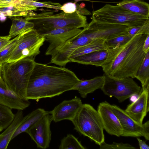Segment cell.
Here are the masks:
<instances>
[{
	"mask_svg": "<svg viewBox=\"0 0 149 149\" xmlns=\"http://www.w3.org/2000/svg\"><path fill=\"white\" fill-rule=\"evenodd\" d=\"M105 40L103 39L95 40L77 48L69 57L70 62L72 59L79 56L95 51L107 49L108 47L105 43Z\"/></svg>",
	"mask_w": 149,
	"mask_h": 149,
	"instance_id": "44dd1931",
	"label": "cell"
},
{
	"mask_svg": "<svg viewBox=\"0 0 149 149\" xmlns=\"http://www.w3.org/2000/svg\"><path fill=\"white\" fill-rule=\"evenodd\" d=\"M22 111L17 110L13 121L5 130L0 134V149L7 148L14 133L21 123L23 117Z\"/></svg>",
	"mask_w": 149,
	"mask_h": 149,
	"instance_id": "ffe728a7",
	"label": "cell"
},
{
	"mask_svg": "<svg viewBox=\"0 0 149 149\" xmlns=\"http://www.w3.org/2000/svg\"><path fill=\"white\" fill-rule=\"evenodd\" d=\"M135 78L141 82V89H149V51L146 53Z\"/></svg>",
	"mask_w": 149,
	"mask_h": 149,
	"instance_id": "603a6c76",
	"label": "cell"
},
{
	"mask_svg": "<svg viewBox=\"0 0 149 149\" xmlns=\"http://www.w3.org/2000/svg\"><path fill=\"white\" fill-rule=\"evenodd\" d=\"M127 33L132 37L137 35L149 34V21L142 25L128 27Z\"/></svg>",
	"mask_w": 149,
	"mask_h": 149,
	"instance_id": "f1b7e54d",
	"label": "cell"
},
{
	"mask_svg": "<svg viewBox=\"0 0 149 149\" xmlns=\"http://www.w3.org/2000/svg\"><path fill=\"white\" fill-rule=\"evenodd\" d=\"M97 111L104 129L111 135L118 137L121 136L123 129L119 120L112 110L111 105L106 101L102 102L99 104Z\"/></svg>",
	"mask_w": 149,
	"mask_h": 149,
	"instance_id": "8fae6325",
	"label": "cell"
},
{
	"mask_svg": "<svg viewBox=\"0 0 149 149\" xmlns=\"http://www.w3.org/2000/svg\"><path fill=\"white\" fill-rule=\"evenodd\" d=\"M104 77L97 76L88 80H81L74 86L72 90L77 91L83 98L96 90L101 89L104 81Z\"/></svg>",
	"mask_w": 149,
	"mask_h": 149,
	"instance_id": "2e32d148",
	"label": "cell"
},
{
	"mask_svg": "<svg viewBox=\"0 0 149 149\" xmlns=\"http://www.w3.org/2000/svg\"><path fill=\"white\" fill-rule=\"evenodd\" d=\"M32 0L33 1H39V0Z\"/></svg>",
	"mask_w": 149,
	"mask_h": 149,
	"instance_id": "60d3db41",
	"label": "cell"
},
{
	"mask_svg": "<svg viewBox=\"0 0 149 149\" xmlns=\"http://www.w3.org/2000/svg\"><path fill=\"white\" fill-rule=\"evenodd\" d=\"M35 63L34 58H26L2 64L1 76L7 86L17 95L26 100L27 86Z\"/></svg>",
	"mask_w": 149,
	"mask_h": 149,
	"instance_id": "277c9868",
	"label": "cell"
},
{
	"mask_svg": "<svg viewBox=\"0 0 149 149\" xmlns=\"http://www.w3.org/2000/svg\"><path fill=\"white\" fill-rule=\"evenodd\" d=\"M74 129L100 146L104 141V128L97 111L90 104H83L71 121Z\"/></svg>",
	"mask_w": 149,
	"mask_h": 149,
	"instance_id": "5b68a950",
	"label": "cell"
},
{
	"mask_svg": "<svg viewBox=\"0 0 149 149\" xmlns=\"http://www.w3.org/2000/svg\"><path fill=\"white\" fill-rule=\"evenodd\" d=\"M26 3L29 5L36 7L47 8L61 10L62 6L60 3L51 1L39 2L31 0H25Z\"/></svg>",
	"mask_w": 149,
	"mask_h": 149,
	"instance_id": "83f0119b",
	"label": "cell"
},
{
	"mask_svg": "<svg viewBox=\"0 0 149 149\" xmlns=\"http://www.w3.org/2000/svg\"><path fill=\"white\" fill-rule=\"evenodd\" d=\"M100 146V149H135V147L127 143L113 142L111 144L106 143L104 141Z\"/></svg>",
	"mask_w": 149,
	"mask_h": 149,
	"instance_id": "f546056e",
	"label": "cell"
},
{
	"mask_svg": "<svg viewBox=\"0 0 149 149\" xmlns=\"http://www.w3.org/2000/svg\"><path fill=\"white\" fill-rule=\"evenodd\" d=\"M107 55V49H101L77 57L72 59L70 61L101 67L106 60Z\"/></svg>",
	"mask_w": 149,
	"mask_h": 149,
	"instance_id": "e0dca14e",
	"label": "cell"
},
{
	"mask_svg": "<svg viewBox=\"0 0 149 149\" xmlns=\"http://www.w3.org/2000/svg\"><path fill=\"white\" fill-rule=\"evenodd\" d=\"M112 110L122 127L121 136L138 137L143 136V126L138 124L124 110L115 105H111Z\"/></svg>",
	"mask_w": 149,
	"mask_h": 149,
	"instance_id": "5bb4252c",
	"label": "cell"
},
{
	"mask_svg": "<svg viewBox=\"0 0 149 149\" xmlns=\"http://www.w3.org/2000/svg\"><path fill=\"white\" fill-rule=\"evenodd\" d=\"M143 50L146 53L149 51V34L147 35L143 46Z\"/></svg>",
	"mask_w": 149,
	"mask_h": 149,
	"instance_id": "e575fe53",
	"label": "cell"
},
{
	"mask_svg": "<svg viewBox=\"0 0 149 149\" xmlns=\"http://www.w3.org/2000/svg\"><path fill=\"white\" fill-rule=\"evenodd\" d=\"M77 7V3L68 2L62 5L61 10L66 13H75Z\"/></svg>",
	"mask_w": 149,
	"mask_h": 149,
	"instance_id": "4dcf8cb0",
	"label": "cell"
},
{
	"mask_svg": "<svg viewBox=\"0 0 149 149\" xmlns=\"http://www.w3.org/2000/svg\"><path fill=\"white\" fill-rule=\"evenodd\" d=\"M3 130V128L0 126V132H1Z\"/></svg>",
	"mask_w": 149,
	"mask_h": 149,
	"instance_id": "ab89813d",
	"label": "cell"
},
{
	"mask_svg": "<svg viewBox=\"0 0 149 149\" xmlns=\"http://www.w3.org/2000/svg\"><path fill=\"white\" fill-rule=\"evenodd\" d=\"M116 5L130 12L149 18V4L141 0H122Z\"/></svg>",
	"mask_w": 149,
	"mask_h": 149,
	"instance_id": "d6986e66",
	"label": "cell"
},
{
	"mask_svg": "<svg viewBox=\"0 0 149 149\" xmlns=\"http://www.w3.org/2000/svg\"><path fill=\"white\" fill-rule=\"evenodd\" d=\"M127 34L120 35L105 40L108 48H114L123 45L128 42L133 37Z\"/></svg>",
	"mask_w": 149,
	"mask_h": 149,
	"instance_id": "484cf974",
	"label": "cell"
},
{
	"mask_svg": "<svg viewBox=\"0 0 149 149\" xmlns=\"http://www.w3.org/2000/svg\"><path fill=\"white\" fill-rule=\"evenodd\" d=\"M137 139L140 149H149V146L144 141L141 139L139 137H137Z\"/></svg>",
	"mask_w": 149,
	"mask_h": 149,
	"instance_id": "d590c367",
	"label": "cell"
},
{
	"mask_svg": "<svg viewBox=\"0 0 149 149\" xmlns=\"http://www.w3.org/2000/svg\"><path fill=\"white\" fill-rule=\"evenodd\" d=\"M149 90L141 89L136 99L128 105L125 110L132 119L141 125L149 111Z\"/></svg>",
	"mask_w": 149,
	"mask_h": 149,
	"instance_id": "4fadbf2b",
	"label": "cell"
},
{
	"mask_svg": "<svg viewBox=\"0 0 149 149\" xmlns=\"http://www.w3.org/2000/svg\"><path fill=\"white\" fill-rule=\"evenodd\" d=\"M82 104L80 98L75 96L72 99L63 101L49 111V113L55 122L66 120L71 121Z\"/></svg>",
	"mask_w": 149,
	"mask_h": 149,
	"instance_id": "7c38bea8",
	"label": "cell"
},
{
	"mask_svg": "<svg viewBox=\"0 0 149 149\" xmlns=\"http://www.w3.org/2000/svg\"><path fill=\"white\" fill-rule=\"evenodd\" d=\"M9 18L11 19L12 22L8 35L11 38L34 28L33 23L28 21L25 18L16 17Z\"/></svg>",
	"mask_w": 149,
	"mask_h": 149,
	"instance_id": "7402d4cb",
	"label": "cell"
},
{
	"mask_svg": "<svg viewBox=\"0 0 149 149\" xmlns=\"http://www.w3.org/2000/svg\"><path fill=\"white\" fill-rule=\"evenodd\" d=\"M11 38L8 36H3L0 40V51L5 48L12 41Z\"/></svg>",
	"mask_w": 149,
	"mask_h": 149,
	"instance_id": "d6a6232c",
	"label": "cell"
},
{
	"mask_svg": "<svg viewBox=\"0 0 149 149\" xmlns=\"http://www.w3.org/2000/svg\"><path fill=\"white\" fill-rule=\"evenodd\" d=\"M80 80L75 74L64 67L35 63L28 82L27 100L38 101L72 90Z\"/></svg>",
	"mask_w": 149,
	"mask_h": 149,
	"instance_id": "6da1fadb",
	"label": "cell"
},
{
	"mask_svg": "<svg viewBox=\"0 0 149 149\" xmlns=\"http://www.w3.org/2000/svg\"><path fill=\"white\" fill-rule=\"evenodd\" d=\"M148 34L136 35L123 45L108 48L101 67L104 73L118 79L135 78L146 54L143 46Z\"/></svg>",
	"mask_w": 149,
	"mask_h": 149,
	"instance_id": "7a4b0ae2",
	"label": "cell"
},
{
	"mask_svg": "<svg viewBox=\"0 0 149 149\" xmlns=\"http://www.w3.org/2000/svg\"><path fill=\"white\" fill-rule=\"evenodd\" d=\"M52 121V115L46 114L26 131L38 148L46 149L49 147L51 140L50 125Z\"/></svg>",
	"mask_w": 149,
	"mask_h": 149,
	"instance_id": "9c48e42d",
	"label": "cell"
},
{
	"mask_svg": "<svg viewBox=\"0 0 149 149\" xmlns=\"http://www.w3.org/2000/svg\"><path fill=\"white\" fill-rule=\"evenodd\" d=\"M104 81L101 89L104 93L110 97H114L119 102L130 97L138 95L141 88L130 77L118 79L104 73Z\"/></svg>",
	"mask_w": 149,
	"mask_h": 149,
	"instance_id": "ba28073f",
	"label": "cell"
},
{
	"mask_svg": "<svg viewBox=\"0 0 149 149\" xmlns=\"http://www.w3.org/2000/svg\"><path fill=\"white\" fill-rule=\"evenodd\" d=\"M82 29L78 28H63L55 29L45 34V41L49 45L45 55L51 56L54 52L69 40L80 33Z\"/></svg>",
	"mask_w": 149,
	"mask_h": 149,
	"instance_id": "30bf717a",
	"label": "cell"
},
{
	"mask_svg": "<svg viewBox=\"0 0 149 149\" xmlns=\"http://www.w3.org/2000/svg\"><path fill=\"white\" fill-rule=\"evenodd\" d=\"M3 64H0V81L3 80L1 76V70Z\"/></svg>",
	"mask_w": 149,
	"mask_h": 149,
	"instance_id": "8d00e7d4",
	"label": "cell"
},
{
	"mask_svg": "<svg viewBox=\"0 0 149 149\" xmlns=\"http://www.w3.org/2000/svg\"><path fill=\"white\" fill-rule=\"evenodd\" d=\"M143 136L147 140H149V121L143 124Z\"/></svg>",
	"mask_w": 149,
	"mask_h": 149,
	"instance_id": "836d02e7",
	"label": "cell"
},
{
	"mask_svg": "<svg viewBox=\"0 0 149 149\" xmlns=\"http://www.w3.org/2000/svg\"><path fill=\"white\" fill-rule=\"evenodd\" d=\"M79 5L82 8H85V4L83 3H81Z\"/></svg>",
	"mask_w": 149,
	"mask_h": 149,
	"instance_id": "74e56055",
	"label": "cell"
},
{
	"mask_svg": "<svg viewBox=\"0 0 149 149\" xmlns=\"http://www.w3.org/2000/svg\"><path fill=\"white\" fill-rule=\"evenodd\" d=\"M18 36L12 39L11 42L5 48L0 51V64L7 62L17 45Z\"/></svg>",
	"mask_w": 149,
	"mask_h": 149,
	"instance_id": "4316f807",
	"label": "cell"
},
{
	"mask_svg": "<svg viewBox=\"0 0 149 149\" xmlns=\"http://www.w3.org/2000/svg\"><path fill=\"white\" fill-rule=\"evenodd\" d=\"M92 15V19L97 22L124 25L128 27L142 25L149 21V18L110 4L93 11Z\"/></svg>",
	"mask_w": 149,
	"mask_h": 149,
	"instance_id": "8992f818",
	"label": "cell"
},
{
	"mask_svg": "<svg viewBox=\"0 0 149 149\" xmlns=\"http://www.w3.org/2000/svg\"><path fill=\"white\" fill-rule=\"evenodd\" d=\"M18 36L17 45L8 63L26 58L34 59L40 53V48L45 41L44 36L39 34L33 28L24 31Z\"/></svg>",
	"mask_w": 149,
	"mask_h": 149,
	"instance_id": "52a82bcc",
	"label": "cell"
},
{
	"mask_svg": "<svg viewBox=\"0 0 149 149\" xmlns=\"http://www.w3.org/2000/svg\"><path fill=\"white\" fill-rule=\"evenodd\" d=\"M11 109L0 104V126L6 129L13 120L15 114Z\"/></svg>",
	"mask_w": 149,
	"mask_h": 149,
	"instance_id": "d4e9b609",
	"label": "cell"
},
{
	"mask_svg": "<svg viewBox=\"0 0 149 149\" xmlns=\"http://www.w3.org/2000/svg\"><path fill=\"white\" fill-rule=\"evenodd\" d=\"M48 113H49V111H46L42 108H38L23 117L21 124L14 133L12 140L20 134L25 132L30 127L44 115Z\"/></svg>",
	"mask_w": 149,
	"mask_h": 149,
	"instance_id": "ac0fdd59",
	"label": "cell"
},
{
	"mask_svg": "<svg viewBox=\"0 0 149 149\" xmlns=\"http://www.w3.org/2000/svg\"><path fill=\"white\" fill-rule=\"evenodd\" d=\"M59 149H85L78 139L72 134H68L61 140Z\"/></svg>",
	"mask_w": 149,
	"mask_h": 149,
	"instance_id": "cb8c5ba5",
	"label": "cell"
},
{
	"mask_svg": "<svg viewBox=\"0 0 149 149\" xmlns=\"http://www.w3.org/2000/svg\"><path fill=\"white\" fill-rule=\"evenodd\" d=\"M25 17L33 23V29L42 36L55 29L84 28L88 24L86 17L77 13H66L63 11L54 14L51 10H43L38 14L32 11Z\"/></svg>",
	"mask_w": 149,
	"mask_h": 149,
	"instance_id": "3957f363",
	"label": "cell"
},
{
	"mask_svg": "<svg viewBox=\"0 0 149 149\" xmlns=\"http://www.w3.org/2000/svg\"><path fill=\"white\" fill-rule=\"evenodd\" d=\"M85 0H74V2L77 3V2L82 1H84Z\"/></svg>",
	"mask_w": 149,
	"mask_h": 149,
	"instance_id": "f35d334b",
	"label": "cell"
},
{
	"mask_svg": "<svg viewBox=\"0 0 149 149\" xmlns=\"http://www.w3.org/2000/svg\"><path fill=\"white\" fill-rule=\"evenodd\" d=\"M3 36H0V40L1 39H2L3 37Z\"/></svg>",
	"mask_w": 149,
	"mask_h": 149,
	"instance_id": "b9f144b4",
	"label": "cell"
},
{
	"mask_svg": "<svg viewBox=\"0 0 149 149\" xmlns=\"http://www.w3.org/2000/svg\"><path fill=\"white\" fill-rule=\"evenodd\" d=\"M0 104L11 109L23 110L29 106L30 102L13 92L3 80L0 81Z\"/></svg>",
	"mask_w": 149,
	"mask_h": 149,
	"instance_id": "9a60e30c",
	"label": "cell"
},
{
	"mask_svg": "<svg viewBox=\"0 0 149 149\" xmlns=\"http://www.w3.org/2000/svg\"><path fill=\"white\" fill-rule=\"evenodd\" d=\"M24 0H0V8L14 5L22 2Z\"/></svg>",
	"mask_w": 149,
	"mask_h": 149,
	"instance_id": "1f68e13d",
	"label": "cell"
}]
</instances>
